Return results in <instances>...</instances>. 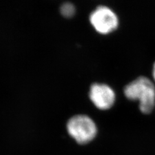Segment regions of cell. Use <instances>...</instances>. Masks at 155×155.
Instances as JSON below:
<instances>
[{
	"instance_id": "6da1fadb",
	"label": "cell",
	"mask_w": 155,
	"mask_h": 155,
	"mask_svg": "<svg viewBox=\"0 0 155 155\" xmlns=\"http://www.w3.org/2000/svg\"><path fill=\"white\" fill-rule=\"evenodd\" d=\"M124 94L130 100L140 101V109L143 114H149L155 105V87L148 78L140 76L125 86Z\"/></svg>"
},
{
	"instance_id": "8992f818",
	"label": "cell",
	"mask_w": 155,
	"mask_h": 155,
	"mask_svg": "<svg viewBox=\"0 0 155 155\" xmlns=\"http://www.w3.org/2000/svg\"><path fill=\"white\" fill-rule=\"evenodd\" d=\"M153 78L155 81V62L154 64V65H153Z\"/></svg>"
},
{
	"instance_id": "5b68a950",
	"label": "cell",
	"mask_w": 155,
	"mask_h": 155,
	"mask_svg": "<svg viewBox=\"0 0 155 155\" xmlns=\"http://www.w3.org/2000/svg\"><path fill=\"white\" fill-rule=\"evenodd\" d=\"M60 11L61 14L66 18H71L73 16L75 12V8L72 4L70 3H65L62 5Z\"/></svg>"
},
{
	"instance_id": "277c9868",
	"label": "cell",
	"mask_w": 155,
	"mask_h": 155,
	"mask_svg": "<svg viewBox=\"0 0 155 155\" xmlns=\"http://www.w3.org/2000/svg\"><path fill=\"white\" fill-rule=\"evenodd\" d=\"M89 96L97 108L101 110L110 109L115 101V93L113 89L105 84H95L91 86Z\"/></svg>"
},
{
	"instance_id": "7a4b0ae2",
	"label": "cell",
	"mask_w": 155,
	"mask_h": 155,
	"mask_svg": "<svg viewBox=\"0 0 155 155\" xmlns=\"http://www.w3.org/2000/svg\"><path fill=\"white\" fill-rule=\"evenodd\" d=\"M67 130L77 142L81 144L91 141L97 133L93 120L85 115H77L71 118L67 123Z\"/></svg>"
},
{
	"instance_id": "3957f363",
	"label": "cell",
	"mask_w": 155,
	"mask_h": 155,
	"mask_svg": "<svg viewBox=\"0 0 155 155\" xmlns=\"http://www.w3.org/2000/svg\"><path fill=\"white\" fill-rule=\"evenodd\" d=\"M90 21L97 32L107 35L116 30L118 26L116 14L105 6H100L92 12Z\"/></svg>"
}]
</instances>
